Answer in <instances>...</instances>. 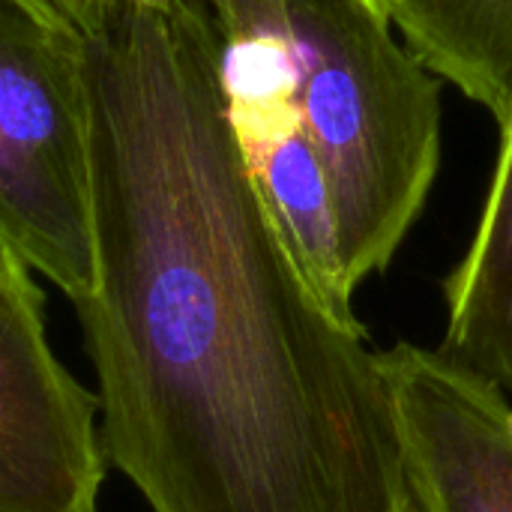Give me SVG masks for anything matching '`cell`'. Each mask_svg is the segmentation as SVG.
Returning a JSON list of instances; mask_svg holds the SVG:
<instances>
[{"label": "cell", "instance_id": "cell-5", "mask_svg": "<svg viewBox=\"0 0 512 512\" xmlns=\"http://www.w3.org/2000/svg\"><path fill=\"white\" fill-rule=\"evenodd\" d=\"M411 512H512V399L441 348L378 351Z\"/></svg>", "mask_w": 512, "mask_h": 512}, {"label": "cell", "instance_id": "cell-8", "mask_svg": "<svg viewBox=\"0 0 512 512\" xmlns=\"http://www.w3.org/2000/svg\"><path fill=\"white\" fill-rule=\"evenodd\" d=\"M45 18H54L66 27H75L78 33H87L102 9V0H24Z\"/></svg>", "mask_w": 512, "mask_h": 512}, {"label": "cell", "instance_id": "cell-4", "mask_svg": "<svg viewBox=\"0 0 512 512\" xmlns=\"http://www.w3.org/2000/svg\"><path fill=\"white\" fill-rule=\"evenodd\" d=\"M96 414L48 342L33 273L0 249V512H99Z\"/></svg>", "mask_w": 512, "mask_h": 512}, {"label": "cell", "instance_id": "cell-7", "mask_svg": "<svg viewBox=\"0 0 512 512\" xmlns=\"http://www.w3.org/2000/svg\"><path fill=\"white\" fill-rule=\"evenodd\" d=\"M390 21L417 60L480 102L512 114V0H393Z\"/></svg>", "mask_w": 512, "mask_h": 512}, {"label": "cell", "instance_id": "cell-2", "mask_svg": "<svg viewBox=\"0 0 512 512\" xmlns=\"http://www.w3.org/2000/svg\"><path fill=\"white\" fill-rule=\"evenodd\" d=\"M249 168L309 159L333 186L354 285L384 273L441 165L429 69L372 0H204Z\"/></svg>", "mask_w": 512, "mask_h": 512}, {"label": "cell", "instance_id": "cell-9", "mask_svg": "<svg viewBox=\"0 0 512 512\" xmlns=\"http://www.w3.org/2000/svg\"><path fill=\"white\" fill-rule=\"evenodd\" d=\"M372 3H378V6H381L384 12H390V3H393V0H372Z\"/></svg>", "mask_w": 512, "mask_h": 512}, {"label": "cell", "instance_id": "cell-3", "mask_svg": "<svg viewBox=\"0 0 512 512\" xmlns=\"http://www.w3.org/2000/svg\"><path fill=\"white\" fill-rule=\"evenodd\" d=\"M0 249L72 303L93 285L87 45L24 0H0Z\"/></svg>", "mask_w": 512, "mask_h": 512}, {"label": "cell", "instance_id": "cell-6", "mask_svg": "<svg viewBox=\"0 0 512 512\" xmlns=\"http://www.w3.org/2000/svg\"><path fill=\"white\" fill-rule=\"evenodd\" d=\"M444 354L512 396V114L477 234L444 282Z\"/></svg>", "mask_w": 512, "mask_h": 512}, {"label": "cell", "instance_id": "cell-1", "mask_svg": "<svg viewBox=\"0 0 512 512\" xmlns=\"http://www.w3.org/2000/svg\"><path fill=\"white\" fill-rule=\"evenodd\" d=\"M93 285L99 444L153 512H411L363 327L297 270L231 129L198 0H102Z\"/></svg>", "mask_w": 512, "mask_h": 512}]
</instances>
